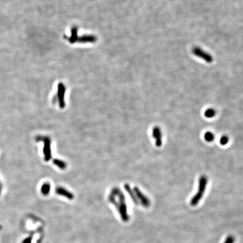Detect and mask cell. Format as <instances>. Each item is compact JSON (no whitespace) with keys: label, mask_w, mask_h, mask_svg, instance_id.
I'll use <instances>...</instances> for the list:
<instances>
[{"label":"cell","mask_w":243,"mask_h":243,"mask_svg":"<svg viewBox=\"0 0 243 243\" xmlns=\"http://www.w3.org/2000/svg\"><path fill=\"white\" fill-rule=\"evenodd\" d=\"M207 184H208V177L205 175H202L199 179L198 192L191 199V201H190L191 205L195 206L198 204L200 200L204 196Z\"/></svg>","instance_id":"2"},{"label":"cell","mask_w":243,"mask_h":243,"mask_svg":"<svg viewBox=\"0 0 243 243\" xmlns=\"http://www.w3.org/2000/svg\"><path fill=\"white\" fill-rule=\"evenodd\" d=\"M50 189H51L50 184H49V183H45L42 186L41 192H42L44 195H47L49 194V193L50 192Z\"/></svg>","instance_id":"12"},{"label":"cell","mask_w":243,"mask_h":243,"mask_svg":"<svg viewBox=\"0 0 243 243\" xmlns=\"http://www.w3.org/2000/svg\"><path fill=\"white\" fill-rule=\"evenodd\" d=\"M110 202L115 205L119 212L122 220L124 222L129 219L127 207L126 203L125 197L119 189L114 188L111 190L109 197Z\"/></svg>","instance_id":"1"},{"label":"cell","mask_w":243,"mask_h":243,"mask_svg":"<svg viewBox=\"0 0 243 243\" xmlns=\"http://www.w3.org/2000/svg\"><path fill=\"white\" fill-rule=\"evenodd\" d=\"M39 140H42L44 143V154L45 156V160L49 161L51 158V140L48 137H39Z\"/></svg>","instance_id":"4"},{"label":"cell","mask_w":243,"mask_h":243,"mask_svg":"<svg viewBox=\"0 0 243 243\" xmlns=\"http://www.w3.org/2000/svg\"><path fill=\"white\" fill-rule=\"evenodd\" d=\"M216 115V111L213 108H209L205 111V116L207 118H213Z\"/></svg>","instance_id":"10"},{"label":"cell","mask_w":243,"mask_h":243,"mask_svg":"<svg viewBox=\"0 0 243 243\" xmlns=\"http://www.w3.org/2000/svg\"><path fill=\"white\" fill-rule=\"evenodd\" d=\"M65 92V88L63 84H60L58 86V92L57 97L59 105L61 108H63L65 105L64 101V94Z\"/></svg>","instance_id":"7"},{"label":"cell","mask_w":243,"mask_h":243,"mask_svg":"<svg viewBox=\"0 0 243 243\" xmlns=\"http://www.w3.org/2000/svg\"><path fill=\"white\" fill-rule=\"evenodd\" d=\"M229 141V139L227 136H223L220 139L219 142L222 145H225L228 143Z\"/></svg>","instance_id":"14"},{"label":"cell","mask_w":243,"mask_h":243,"mask_svg":"<svg viewBox=\"0 0 243 243\" xmlns=\"http://www.w3.org/2000/svg\"><path fill=\"white\" fill-rule=\"evenodd\" d=\"M134 191L135 193L136 198L137 200L140 201L141 204L146 208H149L151 204L150 199L141 192V190L137 187H134Z\"/></svg>","instance_id":"5"},{"label":"cell","mask_w":243,"mask_h":243,"mask_svg":"<svg viewBox=\"0 0 243 243\" xmlns=\"http://www.w3.org/2000/svg\"><path fill=\"white\" fill-rule=\"evenodd\" d=\"M56 192L58 195L63 196L69 200H73L74 199V195L73 194V193L63 187H57L56 189Z\"/></svg>","instance_id":"8"},{"label":"cell","mask_w":243,"mask_h":243,"mask_svg":"<svg viewBox=\"0 0 243 243\" xmlns=\"http://www.w3.org/2000/svg\"><path fill=\"white\" fill-rule=\"evenodd\" d=\"M215 136L211 132H207L204 134L205 140L207 142H211L214 141Z\"/></svg>","instance_id":"13"},{"label":"cell","mask_w":243,"mask_h":243,"mask_svg":"<svg viewBox=\"0 0 243 243\" xmlns=\"http://www.w3.org/2000/svg\"><path fill=\"white\" fill-rule=\"evenodd\" d=\"M234 242H235V237L232 235H230L226 237L224 243H234Z\"/></svg>","instance_id":"15"},{"label":"cell","mask_w":243,"mask_h":243,"mask_svg":"<svg viewBox=\"0 0 243 243\" xmlns=\"http://www.w3.org/2000/svg\"><path fill=\"white\" fill-rule=\"evenodd\" d=\"M152 135L155 140V145L158 147H160L163 143V134L160 128L159 127H154L152 131Z\"/></svg>","instance_id":"6"},{"label":"cell","mask_w":243,"mask_h":243,"mask_svg":"<svg viewBox=\"0 0 243 243\" xmlns=\"http://www.w3.org/2000/svg\"><path fill=\"white\" fill-rule=\"evenodd\" d=\"M124 188H125L126 190L128 192L129 197H131V198L132 199V200H133V202H134L136 204H138L139 201H138L136 197V195H135V193H134V190H132V189L130 187L129 185L128 184H127L124 185Z\"/></svg>","instance_id":"9"},{"label":"cell","mask_w":243,"mask_h":243,"mask_svg":"<svg viewBox=\"0 0 243 243\" xmlns=\"http://www.w3.org/2000/svg\"><path fill=\"white\" fill-rule=\"evenodd\" d=\"M192 54L198 58H200L208 63H211L213 61V58L211 55L203 50L198 47H195L192 50Z\"/></svg>","instance_id":"3"},{"label":"cell","mask_w":243,"mask_h":243,"mask_svg":"<svg viewBox=\"0 0 243 243\" xmlns=\"http://www.w3.org/2000/svg\"><path fill=\"white\" fill-rule=\"evenodd\" d=\"M54 164L61 169H65L66 168V163L60 159H55L54 160Z\"/></svg>","instance_id":"11"}]
</instances>
